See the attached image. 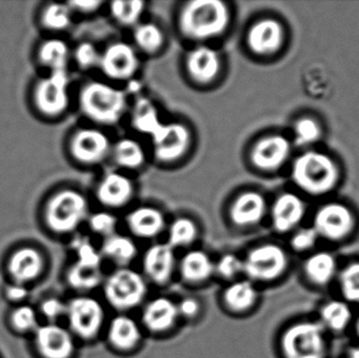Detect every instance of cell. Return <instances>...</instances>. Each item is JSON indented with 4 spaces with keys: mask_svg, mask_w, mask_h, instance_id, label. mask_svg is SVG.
<instances>
[{
    "mask_svg": "<svg viewBox=\"0 0 359 358\" xmlns=\"http://www.w3.org/2000/svg\"><path fill=\"white\" fill-rule=\"evenodd\" d=\"M229 22V11L219 0L188 2L180 15V27L191 39L206 40L221 35Z\"/></svg>",
    "mask_w": 359,
    "mask_h": 358,
    "instance_id": "1",
    "label": "cell"
},
{
    "mask_svg": "<svg viewBox=\"0 0 359 358\" xmlns=\"http://www.w3.org/2000/svg\"><path fill=\"white\" fill-rule=\"evenodd\" d=\"M295 184L312 195L329 193L339 180L334 162L325 153L308 151L295 160L292 167Z\"/></svg>",
    "mask_w": 359,
    "mask_h": 358,
    "instance_id": "2",
    "label": "cell"
},
{
    "mask_svg": "<svg viewBox=\"0 0 359 358\" xmlns=\"http://www.w3.org/2000/svg\"><path fill=\"white\" fill-rule=\"evenodd\" d=\"M80 107L86 117L101 124H115L121 119L126 107L124 92L101 83L92 82L82 88Z\"/></svg>",
    "mask_w": 359,
    "mask_h": 358,
    "instance_id": "3",
    "label": "cell"
},
{
    "mask_svg": "<svg viewBox=\"0 0 359 358\" xmlns=\"http://www.w3.org/2000/svg\"><path fill=\"white\" fill-rule=\"evenodd\" d=\"M88 202L75 191H62L53 195L44 210V222L52 233H73L86 220Z\"/></svg>",
    "mask_w": 359,
    "mask_h": 358,
    "instance_id": "4",
    "label": "cell"
},
{
    "mask_svg": "<svg viewBox=\"0 0 359 358\" xmlns=\"http://www.w3.org/2000/svg\"><path fill=\"white\" fill-rule=\"evenodd\" d=\"M282 349L286 358H325V328L313 322L295 324L283 336Z\"/></svg>",
    "mask_w": 359,
    "mask_h": 358,
    "instance_id": "5",
    "label": "cell"
},
{
    "mask_svg": "<svg viewBox=\"0 0 359 358\" xmlns=\"http://www.w3.org/2000/svg\"><path fill=\"white\" fill-rule=\"evenodd\" d=\"M147 291L144 279L132 269H118L104 282L105 298L118 310H130L138 306Z\"/></svg>",
    "mask_w": 359,
    "mask_h": 358,
    "instance_id": "6",
    "label": "cell"
},
{
    "mask_svg": "<svg viewBox=\"0 0 359 358\" xmlns=\"http://www.w3.org/2000/svg\"><path fill=\"white\" fill-rule=\"evenodd\" d=\"M69 76L67 69L50 71L40 80L34 90V103L46 117H58L69 105Z\"/></svg>",
    "mask_w": 359,
    "mask_h": 358,
    "instance_id": "7",
    "label": "cell"
},
{
    "mask_svg": "<svg viewBox=\"0 0 359 358\" xmlns=\"http://www.w3.org/2000/svg\"><path fill=\"white\" fill-rule=\"evenodd\" d=\"M65 319L74 336L90 340L102 327L104 311L98 301L90 296H77L67 303Z\"/></svg>",
    "mask_w": 359,
    "mask_h": 358,
    "instance_id": "8",
    "label": "cell"
},
{
    "mask_svg": "<svg viewBox=\"0 0 359 358\" xmlns=\"http://www.w3.org/2000/svg\"><path fill=\"white\" fill-rule=\"evenodd\" d=\"M288 258L282 247L276 244L257 246L243 260L244 271L253 281L268 282L280 277L286 270Z\"/></svg>",
    "mask_w": 359,
    "mask_h": 358,
    "instance_id": "9",
    "label": "cell"
},
{
    "mask_svg": "<svg viewBox=\"0 0 359 358\" xmlns=\"http://www.w3.org/2000/svg\"><path fill=\"white\" fill-rule=\"evenodd\" d=\"M34 351L40 358H71L75 352V338L59 324H41L32 336Z\"/></svg>",
    "mask_w": 359,
    "mask_h": 358,
    "instance_id": "10",
    "label": "cell"
},
{
    "mask_svg": "<svg viewBox=\"0 0 359 358\" xmlns=\"http://www.w3.org/2000/svg\"><path fill=\"white\" fill-rule=\"evenodd\" d=\"M46 266V258L38 248L21 246L8 254L6 271L10 282L29 287L42 277Z\"/></svg>",
    "mask_w": 359,
    "mask_h": 358,
    "instance_id": "11",
    "label": "cell"
},
{
    "mask_svg": "<svg viewBox=\"0 0 359 358\" xmlns=\"http://www.w3.org/2000/svg\"><path fill=\"white\" fill-rule=\"evenodd\" d=\"M354 226L351 212L341 204L331 203L323 206L314 216V226L318 237L339 241L347 237Z\"/></svg>",
    "mask_w": 359,
    "mask_h": 358,
    "instance_id": "12",
    "label": "cell"
},
{
    "mask_svg": "<svg viewBox=\"0 0 359 358\" xmlns=\"http://www.w3.org/2000/svg\"><path fill=\"white\" fill-rule=\"evenodd\" d=\"M99 67L111 79L128 80L136 74L139 61L132 46L116 42L101 54Z\"/></svg>",
    "mask_w": 359,
    "mask_h": 358,
    "instance_id": "13",
    "label": "cell"
},
{
    "mask_svg": "<svg viewBox=\"0 0 359 358\" xmlns=\"http://www.w3.org/2000/svg\"><path fill=\"white\" fill-rule=\"evenodd\" d=\"M111 143L100 130H81L71 141L72 155L82 163L95 164L109 155Z\"/></svg>",
    "mask_w": 359,
    "mask_h": 358,
    "instance_id": "14",
    "label": "cell"
},
{
    "mask_svg": "<svg viewBox=\"0 0 359 358\" xmlns=\"http://www.w3.org/2000/svg\"><path fill=\"white\" fill-rule=\"evenodd\" d=\"M290 149V142L285 137H266L253 149V164L264 170H276L286 162Z\"/></svg>",
    "mask_w": 359,
    "mask_h": 358,
    "instance_id": "15",
    "label": "cell"
},
{
    "mask_svg": "<svg viewBox=\"0 0 359 358\" xmlns=\"http://www.w3.org/2000/svg\"><path fill=\"white\" fill-rule=\"evenodd\" d=\"M282 25L274 19H263L249 29L247 42L252 52L268 55L276 52L283 41Z\"/></svg>",
    "mask_w": 359,
    "mask_h": 358,
    "instance_id": "16",
    "label": "cell"
},
{
    "mask_svg": "<svg viewBox=\"0 0 359 358\" xmlns=\"http://www.w3.org/2000/svg\"><path fill=\"white\" fill-rule=\"evenodd\" d=\"M306 208L301 198L293 193L280 195L272 206V223L278 233H287L301 223Z\"/></svg>",
    "mask_w": 359,
    "mask_h": 358,
    "instance_id": "17",
    "label": "cell"
},
{
    "mask_svg": "<svg viewBox=\"0 0 359 358\" xmlns=\"http://www.w3.org/2000/svg\"><path fill=\"white\" fill-rule=\"evenodd\" d=\"M176 259L174 248L168 244H158L147 250L143 266L147 277L157 284H164L174 273Z\"/></svg>",
    "mask_w": 359,
    "mask_h": 358,
    "instance_id": "18",
    "label": "cell"
},
{
    "mask_svg": "<svg viewBox=\"0 0 359 358\" xmlns=\"http://www.w3.org/2000/svg\"><path fill=\"white\" fill-rule=\"evenodd\" d=\"M133 193L134 185L130 179L118 172H111L99 184L97 197L103 205L121 207L130 201Z\"/></svg>",
    "mask_w": 359,
    "mask_h": 358,
    "instance_id": "19",
    "label": "cell"
},
{
    "mask_svg": "<svg viewBox=\"0 0 359 358\" xmlns=\"http://www.w3.org/2000/svg\"><path fill=\"white\" fill-rule=\"evenodd\" d=\"M188 73L196 81L207 83L217 77L219 71V54L208 46H198L188 54L186 59Z\"/></svg>",
    "mask_w": 359,
    "mask_h": 358,
    "instance_id": "20",
    "label": "cell"
},
{
    "mask_svg": "<svg viewBox=\"0 0 359 358\" xmlns=\"http://www.w3.org/2000/svg\"><path fill=\"white\" fill-rule=\"evenodd\" d=\"M188 144L189 132L187 128L182 124H168L163 136L154 143L156 157L161 161H174L184 155Z\"/></svg>",
    "mask_w": 359,
    "mask_h": 358,
    "instance_id": "21",
    "label": "cell"
},
{
    "mask_svg": "<svg viewBox=\"0 0 359 358\" xmlns=\"http://www.w3.org/2000/svg\"><path fill=\"white\" fill-rule=\"evenodd\" d=\"M266 201L263 195L253 191L243 193L230 210L232 221L238 226H255L263 220Z\"/></svg>",
    "mask_w": 359,
    "mask_h": 358,
    "instance_id": "22",
    "label": "cell"
},
{
    "mask_svg": "<svg viewBox=\"0 0 359 358\" xmlns=\"http://www.w3.org/2000/svg\"><path fill=\"white\" fill-rule=\"evenodd\" d=\"M178 306L172 300L158 298L151 301L145 307L143 322L147 329L155 332L170 329L178 319Z\"/></svg>",
    "mask_w": 359,
    "mask_h": 358,
    "instance_id": "23",
    "label": "cell"
},
{
    "mask_svg": "<svg viewBox=\"0 0 359 358\" xmlns=\"http://www.w3.org/2000/svg\"><path fill=\"white\" fill-rule=\"evenodd\" d=\"M126 222L134 235L145 239L157 237L165 226L162 212L151 207L137 208L128 214Z\"/></svg>",
    "mask_w": 359,
    "mask_h": 358,
    "instance_id": "24",
    "label": "cell"
},
{
    "mask_svg": "<svg viewBox=\"0 0 359 358\" xmlns=\"http://www.w3.org/2000/svg\"><path fill=\"white\" fill-rule=\"evenodd\" d=\"M134 128L143 134L149 135L154 143L157 142L163 136L168 124H163L158 115L157 109L149 99L139 98L135 105L133 116Z\"/></svg>",
    "mask_w": 359,
    "mask_h": 358,
    "instance_id": "25",
    "label": "cell"
},
{
    "mask_svg": "<svg viewBox=\"0 0 359 358\" xmlns=\"http://www.w3.org/2000/svg\"><path fill=\"white\" fill-rule=\"evenodd\" d=\"M109 340L116 348L130 350L140 342V328L134 319L126 315H119L109 325Z\"/></svg>",
    "mask_w": 359,
    "mask_h": 358,
    "instance_id": "26",
    "label": "cell"
},
{
    "mask_svg": "<svg viewBox=\"0 0 359 358\" xmlns=\"http://www.w3.org/2000/svg\"><path fill=\"white\" fill-rule=\"evenodd\" d=\"M180 269L186 281L200 283L206 281L215 273V264L208 254L201 250H194L182 259Z\"/></svg>",
    "mask_w": 359,
    "mask_h": 358,
    "instance_id": "27",
    "label": "cell"
},
{
    "mask_svg": "<svg viewBox=\"0 0 359 358\" xmlns=\"http://www.w3.org/2000/svg\"><path fill=\"white\" fill-rule=\"evenodd\" d=\"M306 275L316 285H326L334 279L337 273V261L328 252L312 254L304 267Z\"/></svg>",
    "mask_w": 359,
    "mask_h": 358,
    "instance_id": "28",
    "label": "cell"
},
{
    "mask_svg": "<svg viewBox=\"0 0 359 358\" xmlns=\"http://www.w3.org/2000/svg\"><path fill=\"white\" fill-rule=\"evenodd\" d=\"M8 328L18 336H32L41 325L37 309L31 305L13 306L8 315Z\"/></svg>",
    "mask_w": 359,
    "mask_h": 358,
    "instance_id": "29",
    "label": "cell"
},
{
    "mask_svg": "<svg viewBox=\"0 0 359 358\" xmlns=\"http://www.w3.org/2000/svg\"><path fill=\"white\" fill-rule=\"evenodd\" d=\"M69 58V48L60 39H50L44 41L38 50V59L43 67L50 71L67 69Z\"/></svg>",
    "mask_w": 359,
    "mask_h": 358,
    "instance_id": "30",
    "label": "cell"
},
{
    "mask_svg": "<svg viewBox=\"0 0 359 358\" xmlns=\"http://www.w3.org/2000/svg\"><path fill=\"white\" fill-rule=\"evenodd\" d=\"M101 267L86 266L75 262L67 273L69 285L78 291H88L102 283Z\"/></svg>",
    "mask_w": 359,
    "mask_h": 358,
    "instance_id": "31",
    "label": "cell"
},
{
    "mask_svg": "<svg viewBox=\"0 0 359 358\" xmlns=\"http://www.w3.org/2000/svg\"><path fill=\"white\" fill-rule=\"evenodd\" d=\"M101 254L123 266L136 256L137 247L130 237L113 235L105 239Z\"/></svg>",
    "mask_w": 359,
    "mask_h": 358,
    "instance_id": "32",
    "label": "cell"
},
{
    "mask_svg": "<svg viewBox=\"0 0 359 358\" xmlns=\"http://www.w3.org/2000/svg\"><path fill=\"white\" fill-rule=\"evenodd\" d=\"M257 292L249 281L231 284L224 292L226 305L234 311H245L255 305Z\"/></svg>",
    "mask_w": 359,
    "mask_h": 358,
    "instance_id": "33",
    "label": "cell"
},
{
    "mask_svg": "<svg viewBox=\"0 0 359 358\" xmlns=\"http://www.w3.org/2000/svg\"><path fill=\"white\" fill-rule=\"evenodd\" d=\"M351 319V309L345 302L331 301L324 305L320 310V324L331 331H343L348 327Z\"/></svg>",
    "mask_w": 359,
    "mask_h": 358,
    "instance_id": "34",
    "label": "cell"
},
{
    "mask_svg": "<svg viewBox=\"0 0 359 358\" xmlns=\"http://www.w3.org/2000/svg\"><path fill=\"white\" fill-rule=\"evenodd\" d=\"M114 157L120 166L137 168L144 162V151L137 141L122 139L114 147Z\"/></svg>",
    "mask_w": 359,
    "mask_h": 358,
    "instance_id": "35",
    "label": "cell"
},
{
    "mask_svg": "<svg viewBox=\"0 0 359 358\" xmlns=\"http://www.w3.org/2000/svg\"><path fill=\"white\" fill-rule=\"evenodd\" d=\"M41 22L50 31H63L72 22V8L67 4H50L41 14Z\"/></svg>",
    "mask_w": 359,
    "mask_h": 358,
    "instance_id": "36",
    "label": "cell"
},
{
    "mask_svg": "<svg viewBox=\"0 0 359 358\" xmlns=\"http://www.w3.org/2000/svg\"><path fill=\"white\" fill-rule=\"evenodd\" d=\"M137 46L147 53H155L163 43V33L159 27L154 23L138 25L134 32Z\"/></svg>",
    "mask_w": 359,
    "mask_h": 358,
    "instance_id": "37",
    "label": "cell"
},
{
    "mask_svg": "<svg viewBox=\"0 0 359 358\" xmlns=\"http://www.w3.org/2000/svg\"><path fill=\"white\" fill-rule=\"evenodd\" d=\"M145 4L141 0H118L111 4V15L123 25H134L144 11Z\"/></svg>",
    "mask_w": 359,
    "mask_h": 358,
    "instance_id": "38",
    "label": "cell"
},
{
    "mask_svg": "<svg viewBox=\"0 0 359 358\" xmlns=\"http://www.w3.org/2000/svg\"><path fill=\"white\" fill-rule=\"evenodd\" d=\"M196 226L187 218H180L174 221L170 228L168 245L174 247H184L189 245L196 237Z\"/></svg>",
    "mask_w": 359,
    "mask_h": 358,
    "instance_id": "39",
    "label": "cell"
},
{
    "mask_svg": "<svg viewBox=\"0 0 359 358\" xmlns=\"http://www.w3.org/2000/svg\"><path fill=\"white\" fill-rule=\"evenodd\" d=\"M339 286L346 300L359 303V262L352 263L341 270Z\"/></svg>",
    "mask_w": 359,
    "mask_h": 358,
    "instance_id": "40",
    "label": "cell"
},
{
    "mask_svg": "<svg viewBox=\"0 0 359 358\" xmlns=\"http://www.w3.org/2000/svg\"><path fill=\"white\" fill-rule=\"evenodd\" d=\"M294 136L295 143L299 146L312 144L320 139V125L311 118H303L295 123Z\"/></svg>",
    "mask_w": 359,
    "mask_h": 358,
    "instance_id": "41",
    "label": "cell"
},
{
    "mask_svg": "<svg viewBox=\"0 0 359 358\" xmlns=\"http://www.w3.org/2000/svg\"><path fill=\"white\" fill-rule=\"evenodd\" d=\"M67 305V303L63 302L60 298H44L38 307V315L40 319L46 321V323L58 324L59 319H65Z\"/></svg>",
    "mask_w": 359,
    "mask_h": 358,
    "instance_id": "42",
    "label": "cell"
},
{
    "mask_svg": "<svg viewBox=\"0 0 359 358\" xmlns=\"http://www.w3.org/2000/svg\"><path fill=\"white\" fill-rule=\"evenodd\" d=\"M74 250H75L77 261L80 264L86 266L101 267L102 254L93 246L88 239H77L74 242Z\"/></svg>",
    "mask_w": 359,
    "mask_h": 358,
    "instance_id": "43",
    "label": "cell"
},
{
    "mask_svg": "<svg viewBox=\"0 0 359 358\" xmlns=\"http://www.w3.org/2000/svg\"><path fill=\"white\" fill-rule=\"evenodd\" d=\"M74 56H75L76 62L82 69H90L100 63L101 54H99L96 46L90 42L80 43L76 48Z\"/></svg>",
    "mask_w": 359,
    "mask_h": 358,
    "instance_id": "44",
    "label": "cell"
},
{
    "mask_svg": "<svg viewBox=\"0 0 359 358\" xmlns=\"http://www.w3.org/2000/svg\"><path fill=\"white\" fill-rule=\"evenodd\" d=\"M88 223H90V229L98 235H104L107 237L115 235L117 220L111 214L98 212V214H93L88 220Z\"/></svg>",
    "mask_w": 359,
    "mask_h": 358,
    "instance_id": "45",
    "label": "cell"
},
{
    "mask_svg": "<svg viewBox=\"0 0 359 358\" xmlns=\"http://www.w3.org/2000/svg\"><path fill=\"white\" fill-rule=\"evenodd\" d=\"M215 271L224 279H231L244 271L243 260L234 254H225L215 265Z\"/></svg>",
    "mask_w": 359,
    "mask_h": 358,
    "instance_id": "46",
    "label": "cell"
},
{
    "mask_svg": "<svg viewBox=\"0 0 359 358\" xmlns=\"http://www.w3.org/2000/svg\"><path fill=\"white\" fill-rule=\"evenodd\" d=\"M318 235L314 228L302 229L293 235L291 246L297 252H307L316 245Z\"/></svg>",
    "mask_w": 359,
    "mask_h": 358,
    "instance_id": "47",
    "label": "cell"
},
{
    "mask_svg": "<svg viewBox=\"0 0 359 358\" xmlns=\"http://www.w3.org/2000/svg\"><path fill=\"white\" fill-rule=\"evenodd\" d=\"M4 296L13 306H17L27 302L29 296V289L27 286L10 282L4 286Z\"/></svg>",
    "mask_w": 359,
    "mask_h": 358,
    "instance_id": "48",
    "label": "cell"
},
{
    "mask_svg": "<svg viewBox=\"0 0 359 358\" xmlns=\"http://www.w3.org/2000/svg\"><path fill=\"white\" fill-rule=\"evenodd\" d=\"M177 306H178L179 315L188 317V319L196 317L200 310V305L194 298H184Z\"/></svg>",
    "mask_w": 359,
    "mask_h": 358,
    "instance_id": "49",
    "label": "cell"
},
{
    "mask_svg": "<svg viewBox=\"0 0 359 358\" xmlns=\"http://www.w3.org/2000/svg\"><path fill=\"white\" fill-rule=\"evenodd\" d=\"M72 11H78L81 13H92L96 11L102 4L101 1H71L69 2Z\"/></svg>",
    "mask_w": 359,
    "mask_h": 358,
    "instance_id": "50",
    "label": "cell"
},
{
    "mask_svg": "<svg viewBox=\"0 0 359 358\" xmlns=\"http://www.w3.org/2000/svg\"><path fill=\"white\" fill-rule=\"evenodd\" d=\"M349 358H359V348L353 349L350 352Z\"/></svg>",
    "mask_w": 359,
    "mask_h": 358,
    "instance_id": "51",
    "label": "cell"
},
{
    "mask_svg": "<svg viewBox=\"0 0 359 358\" xmlns=\"http://www.w3.org/2000/svg\"><path fill=\"white\" fill-rule=\"evenodd\" d=\"M356 330H358V336H359V317L358 319V323H356Z\"/></svg>",
    "mask_w": 359,
    "mask_h": 358,
    "instance_id": "52",
    "label": "cell"
}]
</instances>
